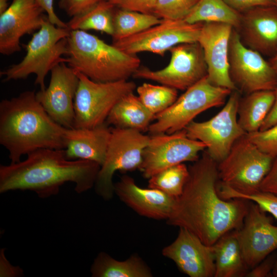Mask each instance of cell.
Instances as JSON below:
<instances>
[{
	"instance_id": "obj_1",
	"label": "cell",
	"mask_w": 277,
	"mask_h": 277,
	"mask_svg": "<svg viewBox=\"0 0 277 277\" xmlns=\"http://www.w3.org/2000/svg\"><path fill=\"white\" fill-rule=\"evenodd\" d=\"M205 150L188 167L189 177L167 223L185 228L212 246L225 233L241 227L250 201L220 196L218 163Z\"/></svg>"
},
{
	"instance_id": "obj_2",
	"label": "cell",
	"mask_w": 277,
	"mask_h": 277,
	"mask_svg": "<svg viewBox=\"0 0 277 277\" xmlns=\"http://www.w3.org/2000/svg\"><path fill=\"white\" fill-rule=\"evenodd\" d=\"M101 166L89 160H68L64 149L42 148L15 163L0 166V193L30 190L41 198L57 194L67 182L84 192L93 186Z\"/></svg>"
},
{
	"instance_id": "obj_3",
	"label": "cell",
	"mask_w": 277,
	"mask_h": 277,
	"mask_svg": "<svg viewBox=\"0 0 277 277\" xmlns=\"http://www.w3.org/2000/svg\"><path fill=\"white\" fill-rule=\"evenodd\" d=\"M65 128L47 114L34 91L0 103V144L8 150L11 163L37 149H65Z\"/></svg>"
},
{
	"instance_id": "obj_4",
	"label": "cell",
	"mask_w": 277,
	"mask_h": 277,
	"mask_svg": "<svg viewBox=\"0 0 277 277\" xmlns=\"http://www.w3.org/2000/svg\"><path fill=\"white\" fill-rule=\"evenodd\" d=\"M68 65L97 82L128 80L140 67L136 55L128 54L112 44L83 30H71L68 37Z\"/></svg>"
},
{
	"instance_id": "obj_5",
	"label": "cell",
	"mask_w": 277,
	"mask_h": 277,
	"mask_svg": "<svg viewBox=\"0 0 277 277\" xmlns=\"http://www.w3.org/2000/svg\"><path fill=\"white\" fill-rule=\"evenodd\" d=\"M70 31L68 28L56 26L47 18L26 45V53L23 60L1 71L3 81L26 79L34 74V84L45 90V79L48 72L58 64L67 63V58L63 56L67 54Z\"/></svg>"
},
{
	"instance_id": "obj_6",
	"label": "cell",
	"mask_w": 277,
	"mask_h": 277,
	"mask_svg": "<svg viewBox=\"0 0 277 277\" xmlns=\"http://www.w3.org/2000/svg\"><path fill=\"white\" fill-rule=\"evenodd\" d=\"M233 91L213 85L207 76L185 90L167 109L155 115L150 135L183 130L201 113L224 105Z\"/></svg>"
},
{
	"instance_id": "obj_7",
	"label": "cell",
	"mask_w": 277,
	"mask_h": 277,
	"mask_svg": "<svg viewBox=\"0 0 277 277\" xmlns=\"http://www.w3.org/2000/svg\"><path fill=\"white\" fill-rule=\"evenodd\" d=\"M246 134L234 143L217 167L221 183L242 193L251 194L260 191L274 158L260 149Z\"/></svg>"
},
{
	"instance_id": "obj_8",
	"label": "cell",
	"mask_w": 277,
	"mask_h": 277,
	"mask_svg": "<svg viewBox=\"0 0 277 277\" xmlns=\"http://www.w3.org/2000/svg\"><path fill=\"white\" fill-rule=\"evenodd\" d=\"M76 72L79 82L74 100V128H93L105 123L114 105L136 89L132 81L97 82Z\"/></svg>"
},
{
	"instance_id": "obj_9",
	"label": "cell",
	"mask_w": 277,
	"mask_h": 277,
	"mask_svg": "<svg viewBox=\"0 0 277 277\" xmlns=\"http://www.w3.org/2000/svg\"><path fill=\"white\" fill-rule=\"evenodd\" d=\"M149 138L150 135L135 130L111 128L105 160L94 184L97 194L105 200H110L114 193V173L140 169Z\"/></svg>"
},
{
	"instance_id": "obj_10",
	"label": "cell",
	"mask_w": 277,
	"mask_h": 277,
	"mask_svg": "<svg viewBox=\"0 0 277 277\" xmlns=\"http://www.w3.org/2000/svg\"><path fill=\"white\" fill-rule=\"evenodd\" d=\"M240 94L233 91L221 110L204 122L193 121L185 128L187 136L200 141L206 151L217 163L227 155L234 143L246 133L238 121Z\"/></svg>"
},
{
	"instance_id": "obj_11",
	"label": "cell",
	"mask_w": 277,
	"mask_h": 277,
	"mask_svg": "<svg viewBox=\"0 0 277 277\" xmlns=\"http://www.w3.org/2000/svg\"><path fill=\"white\" fill-rule=\"evenodd\" d=\"M228 63L229 75L238 91L247 94L277 87V75L269 61L245 46L234 28L229 40Z\"/></svg>"
},
{
	"instance_id": "obj_12",
	"label": "cell",
	"mask_w": 277,
	"mask_h": 277,
	"mask_svg": "<svg viewBox=\"0 0 277 277\" xmlns=\"http://www.w3.org/2000/svg\"><path fill=\"white\" fill-rule=\"evenodd\" d=\"M169 51L171 58L167 66L158 70L140 67L132 76L185 91L207 75L203 49L197 42L181 44Z\"/></svg>"
},
{
	"instance_id": "obj_13",
	"label": "cell",
	"mask_w": 277,
	"mask_h": 277,
	"mask_svg": "<svg viewBox=\"0 0 277 277\" xmlns=\"http://www.w3.org/2000/svg\"><path fill=\"white\" fill-rule=\"evenodd\" d=\"M203 24L162 19L160 23L112 44L130 54L149 52L164 56L175 46L197 42Z\"/></svg>"
},
{
	"instance_id": "obj_14",
	"label": "cell",
	"mask_w": 277,
	"mask_h": 277,
	"mask_svg": "<svg viewBox=\"0 0 277 277\" xmlns=\"http://www.w3.org/2000/svg\"><path fill=\"white\" fill-rule=\"evenodd\" d=\"M206 149L202 142L189 138L185 129L171 134L151 135L140 170L149 179L169 167L197 161L200 153Z\"/></svg>"
},
{
	"instance_id": "obj_15",
	"label": "cell",
	"mask_w": 277,
	"mask_h": 277,
	"mask_svg": "<svg viewBox=\"0 0 277 277\" xmlns=\"http://www.w3.org/2000/svg\"><path fill=\"white\" fill-rule=\"evenodd\" d=\"M236 233L249 270L277 249V226L266 212L251 201L242 225Z\"/></svg>"
},
{
	"instance_id": "obj_16",
	"label": "cell",
	"mask_w": 277,
	"mask_h": 277,
	"mask_svg": "<svg viewBox=\"0 0 277 277\" xmlns=\"http://www.w3.org/2000/svg\"><path fill=\"white\" fill-rule=\"evenodd\" d=\"M48 87L36 93V97L50 117L66 128H73L74 100L79 78L76 72L62 63L50 71Z\"/></svg>"
},
{
	"instance_id": "obj_17",
	"label": "cell",
	"mask_w": 277,
	"mask_h": 277,
	"mask_svg": "<svg viewBox=\"0 0 277 277\" xmlns=\"http://www.w3.org/2000/svg\"><path fill=\"white\" fill-rule=\"evenodd\" d=\"M35 0H12L0 14V53L10 55L21 50L20 39L38 30L48 18Z\"/></svg>"
},
{
	"instance_id": "obj_18",
	"label": "cell",
	"mask_w": 277,
	"mask_h": 277,
	"mask_svg": "<svg viewBox=\"0 0 277 277\" xmlns=\"http://www.w3.org/2000/svg\"><path fill=\"white\" fill-rule=\"evenodd\" d=\"M233 29L227 24L204 23L197 42L203 49L209 81L216 86L235 91L228 63L229 44Z\"/></svg>"
},
{
	"instance_id": "obj_19",
	"label": "cell",
	"mask_w": 277,
	"mask_h": 277,
	"mask_svg": "<svg viewBox=\"0 0 277 277\" xmlns=\"http://www.w3.org/2000/svg\"><path fill=\"white\" fill-rule=\"evenodd\" d=\"M162 253L172 260L181 271L190 277L214 276L213 245L205 244L185 228H180L175 240L164 247Z\"/></svg>"
},
{
	"instance_id": "obj_20",
	"label": "cell",
	"mask_w": 277,
	"mask_h": 277,
	"mask_svg": "<svg viewBox=\"0 0 277 277\" xmlns=\"http://www.w3.org/2000/svg\"><path fill=\"white\" fill-rule=\"evenodd\" d=\"M236 30L245 46L263 56L271 57L277 53V8L274 5L241 13Z\"/></svg>"
},
{
	"instance_id": "obj_21",
	"label": "cell",
	"mask_w": 277,
	"mask_h": 277,
	"mask_svg": "<svg viewBox=\"0 0 277 277\" xmlns=\"http://www.w3.org/2000/svg\"><path fill=\"white\" fill-rule=\"evenodd\" d=\"M114 193L127 206L137 214L155 220H167L176 198L153 188L137 185L131 176L124 175L114 184Z\"/></svg>"
},
{
	"instance_id": "obj_22",
	"label": "cell",
	"mask_w": 277,
	"mask_h": 277,
	"mask_svg": "<svg viewBox=\"0 0 277 277\" xmlns=\"http://www.w3.org/2000/svg\"><path fill=\"white\" fill-rule=\"evenodd\" d=\"M111 134L106 123L93 128H65L64 149L67 159L104 163Z\"/></svg>"
},
{
	"instance_id": "obj_23",
	"label": "cell",
	"mask_w": 277,
	"mask_h": 277,
	"mask_svg": "<svg viewBox=\"0 0 277 277\" xmlns=\"http://www.w3.org/2000/svg\"><path fill=\"white\" fill-rule=\"evenodd\" d=\"M155 115L142 103L133 92L123 96L113 107L106 121L114 128L140 132L148 131Z\"/></svg>"
},
{
	"instance_id": "obj_24",
	"label": "cell",
	"mask_w": 277,
	"mask_h": 277,
	"mask_svg": "<svg viewBox=\"0 0 277 277\" xmlns=\"http://www.w3.org/2000/svg\"><path fill=\"white\" fill-rule=\"evenodd\" d=\"M214 277L246 276L249 270L240 246L236 230L222 235L213 245Z\"/></svg>"
},
{
	"instance_id": "obj_25",
	"label": "cell",
	"mask_w": 277,
	"mask_h": 277,
	"mask_svg": "<svg viewBox=\"0 0 277 277\" xmlns=\"http://www.w3.org/2000/svg\"><path fill=\"white\" fill-rule=\"evenodd\" d=\"M274 100V90L255 91L240 98L238 121L246 134L260 130L271 109Z\"/></svg>"
},
{
	"instance_id": "obj_26",
	"label": "cell",
	"mask_w": 277,
	"mask_h": 277,
	"mask_svg": "<svg viewBox=\"0 0 277 277\" xmlns=\"http://www.w3.org/2000/svg\"><path fill=\"white\" fill-rule=\"evenodd\" d=\"M93 277H151L150 268L138 254L118 261L104 252L98 254L90 270Z\"/></svg>"
},
{
	"instance_id": "obj_27",
	"label": "cell",
	"mask_w": 277,
	"mask_h": 277,
	"mask_svg": "<svg viewBox=\"0 0 277 277\" xmlns=\"http://www.w3.org/2000/svg\"><path fill=\"white\" fill-rule=\"evenodd\" d=\"M184 21L190 24L225 23L238 30L241 13L232 9L224 0H199Z\"/></svg>"
},
{
	"instance_id": "obj_28",
	"label": "cell",
	"mask_w": 277,
	"mask_h": 277,
	"mask_svg": "<svg viewBox=\"0 0 277 277\" xmlns=\"http://www.w3.org/2000/svg\"><path fill=\"white\" fill-rule=\"evenodd\" d=\"M116 7L107 0H101L86 12L72 17L67 23L70 30H93L112 36L113 15Z\"/></svg>"
},
{
	"instance_id": "obj_29",
	"label": "cell",
	"mask_w": 277,
	"mask_h": 277,
	"mask_svg": "<svg viewBox=\"0 0 277 277\" xmlns=\"http://www.w3.org/2000/svg\"><path fill=\"white\" fill-rule=\"evenodd\" d=\"M162 19L149 13L118 8L113 15V42L137 34L161 23Z\"/></svg>"
},
{
	"instance_id": "obj_30",
	"label": "cell",
	"mask_w": 277,
	"mask_h": 277,
	"mask_svg": "<svg viewBox=\"0 0 277 277\" xmlns=\"http://www.w3.org/2000/svg\"><path fill=\"white\" fill-rule=\"evenodd\" d=\"M189 174V168L184 163L177 164L151 176L148 181V187L177 198L182 193Z\"/></svg>"
},
{
	"instance_id": "obj_31",
	"label": "cell",
	"mask_w": 277,
	"mask_h": 277,
	"mask_svg": "<svg viewBox=\"0 0 277 277\" xmlns=\"http://www.w3.org/2000/svg\"><path fill=\"white\" fill-rule=\"evenodd\" d=\"M136 91L142 103L155 115L165 111L177 98L176 89L163 85L144 83Z\"/></svg>"
},
{
	"instance_id": "obj_32",
	"label": "cell",
	"mask_w": 277,
	"mask_h": 277,
	"mask_svg": "<svg viewBox=\"0 0 277 277\" xmlns=\"http://www.w3.org/2000/svg\"><path fill=\"white\" fill-rule=\"evenodd\" d=\"M218 192L224 200L242 199L251 201L277 219V196L272 193L259 191L251 194H244L222 183L218 188Z\"/></svg>"
},
{
	"instance_id": "obj_33",
	"label": "cell",
	"mask_w": 277,
	"mask_h": 277,
	"mask_svg": "<svg viewBox=\"0 0 277 277\" xmlns=\"http://www.w3.org/2000/svg\"><path fill=\"white\" fill-rule=\"evenodd\" d=\"M199 0H157L152 14L163 19L184 20Z\"/></svg>"
},
{
	"instance_id": "obj_34",
	"label": "cell",
	"mask_w": 277,
	"mask_h": 277,
	"mask_svg": "<svg viewBox=\"0 0 277 277\" xmlns=\"http://www.w3.org/2000/svg\"><path fill=\"white\" fill-rule=\"evenodd\" d=\"M247 138L265 153L277 156V124L270 128L246 134Z\"/></svg>"
},
{
	"instance_id": "obj_35",
	"label": "cell",
	"mask_w": 277,
	"mask_h": 277,
	"mask_svg": "<svg viewBox=\"0 0 277 277\" xmlns=\"http://www.w3.org/2000/svg\"><path fill=\"white\" fill-rule=\"evenodd\" d=\"M101 0H60L58 6L72 17L82 14Z\"/></svg>"
},
{
	"instance_id": "obj_36",
	"label": "cell",
	"mask_w": 277,
	"mask_h": 277,
	"mask_svg": "<svg viewBox=\"0 0 277 277\" xmlns=\"http://www.w3.org/2000/svg\"><path fill=\"white\" fill-rule=\"evenodd\" d=\"M115 7L136 11L145 13L152 14V10L157 0H107Z\"/></svg>"
},
{
	"instance_id": "obj_37",
	"label": "cell",
	"mask_w": 277,
	"mask_h": 277,
	"mask_svg": "<svg viewBox=\"0 0 277 277\" xmlns=\"http://www.w3.org/2000/svg\"><path fill=\"white\" fill-rule=\"evenodd\" d=\"M235 11L245 12L259 7L274 5V0H224Z\"/></svg>"
},
{
	"instance_id": "obj_38",
	"label": "cell",
	"mask_w": 277,
	"mask_h": 277,
	"mask_svg": "<svg viewBox=\"0 0 277 277\" xmlns=\"http://www.w3.org/2000/svg\"><path fill=\"white\" fill-rule=\"evenodd\" d=\"M260 191L277 196V156L274 159L270 170L262 181Z\"/></svg>"
},
{
	"instance_id": "obj_39",
	"label": "cell",
	"mask_w": 277,
	"mask_h": 277,
	"mask_svg": "<svg viewBox=\"0 0 277 277\" xmlns=\"http://www.w3.org/2000/svg\"><path fill=\"white\" fill-rule=\"evenodd\" d=\"M276 257L268 256L261 263L250 269L246 275L247 277L272 276V271Z\"/></svg>"
},
{
	"instance_id": "obj_40",
	"label": "cell",
	"mask_w": 277,
	"mask_h": 277,
	"mask_svg": "<svg viewBox=\"0 0 277 277\" xmlns=\"http://www.w3.org/2000/svg\"><path fill=\"white\" fill-rule=\"evenodd\" d=\"M47 14L48 19L56 26L68 28L67 23L62 21L56 15L53 7L54 0H35Z\"/></svg>"
},
{
	"instance_id": "obj_41",
	"label": "cell",
	"mask_w": 277,
	"mask_h": 277,
	"mask_svg": "<svg viewBox=\"0 0 277 277\" xmlns=\"http://www.w3.org/2000/svg\"><path fill=\"white\" fill-rule=\"evenodd\" d=\"M274 93L273 104L260 131L267 130L277 124V87L274 90Z\"/></svg>"
},
{
	"instance_id": "obj_42",
	"label": "cell",
	"mask_w": 277,
	"mask_h": 277,
	"mask_svg": "<svg viewBox=\"0 0 277 277\" xmlns=\"http://www.w3.org/2000/svg\"><path fill=\"white\" fill-rule=\"evenodd\" d=\"M268 61L277 75V53L270 57Z\"/></svg>"
},
{
	"instance_id": "obj_43",
	"label": "cell",
	"mask_w": 277,
	"mask_h": 277,
	"mask_svg": "<svg viewBox=\"0 0 277 277\" xmlns=\"http://www.w3.org/2000/svg\"><path fill=\"white\" fill-rule=\"evenodd\" d=\"M9 0H0V14L4 12L9 7Z\"/></svg>"
},
{
	"instance_id": "obj_44",
	"label": "cell",
	"mask_w": 277,
	"mask_h": 277,
	"mask_svg": "<svg viewBox=\"0 0 277 277\" xmlns=\"http://www.w3.org/2000/svg\"><path fill=\"white\" fill-rule=\"evenodd\" d=\"M272 276L277 277V256H276L275 261L272 271Z\"/></svg>"
},
{
	"instance_id": "obj_45",
	"label": "cell",
	"mask_w": 277,
	"mask_h": 277,
	"mask_svg": "<svg viewBox=\"0 0 277 277\" xmlns=\"http://www.w3.org/2000/svg\"><path fill=\"white\" fill-rule=\"evenodd\" d=\"M274 6L277 8V0H274Z\"/></svg>"
}]
</instances>
